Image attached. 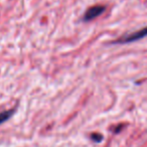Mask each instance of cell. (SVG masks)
<instances>
[{
	"mask_svg": "<svg viewBox=\"0 0 147 147\" xmlns=\"http://www.w3.org/2000/svg\"><path fill=\"white\" fill-rule=\"evenodd\" d=\"M147 36V26L140 30H137L135 32L129 33V34H126L124 36H122L121 38H119L118 40L115 41V43H119V44H126V43H131L135 42V41L139 40V39L144 38Z\"/></svg>",
	"mask_w": 147,
	"mask_h": 147,
	"instance_id": "cell-1",
	"label": "cell"
},
{
	"mask_svg": "<svg viewBox=\"0 0 147 147\" xmlns=\"http://www.w3.org/2000/svg\"><path fill=\"white\" fill-rule=\"evenodd\" d=\"M105 10H106V7L103 5L92 6V7H90L86 11L83 19H84V21H91V20H94V19H96L98 16L102 15V14L105 12Z\"/></svg>",
	"mask_w": 147,
	"mask_h": 147,
	"instance_id": "cell-2",
	"label": "cell"
},
{
	"mask_svg": "<svg viewBox=\"0 0 147 147\" xmlns=\"http://www.w3.org/2000/svg\"><path fill=\"white\" fill-rule=\"evenodd\" d=\"M13 113H14V110H7V111H3L2 113H0V124L9 119Z\"/></svg>",
	"mask_w": 147,
	"mask_h": 147,
	"instance_id": "cell-3",
	"label": "cell"
},
{
	"mask_svg": "<svg viewBox=\"0 0 147 147\" xmlns=\"http://www.w3.org/2000/svg\"><path fill=\"white\" fill-rule=\"evenodd\" d=\"M91 139L94 142L99 143V142H101L103 140V135H101L100 133H93L92 135H91Z\"/></svg>",
	"mask_w": 147,
	"mask_h": 147,
	"instance_id": "cell-4",
	"label": "cell"
}]
</instances>
